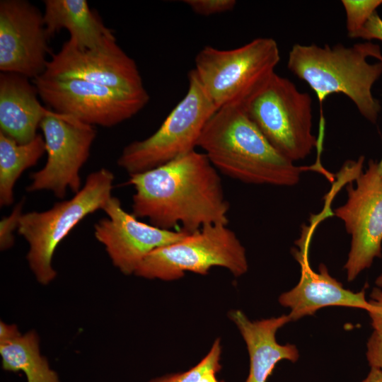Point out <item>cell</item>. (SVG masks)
Segmentation results:
<instances>
[{
  "instance_id": "obj_8",
  "label": "cell",
  "mask_w": 382,
  "mask_h": 382,
  "mask_svg": "<svg viewBox=\"0 0 382 382\" xmlns=\"http://www.w3.org/2000/svg\"><path fill=\"white\" fill-rule=\"evenodd\" d=\"M244 110L270 143L291 161L304 159L318 146L312 132L311 97L289 79L274 73Z\"/></svg>"
},
{
  "instance_id": "obj_32",
  "label": "cell",
  "mask_w": 382,
  "mask_h": 382,
  "mask_svg": "<svg viewBox=\"0 0 382 382\" xmlns=\"http://www.w3.org/2000/svg\"><path fill=\"white\" fill-rule=\"evenodd\" d=\"M378 60L382 62V57H380ZM377 168L381 177L382 178V158L379 162H377Z\"/></svg>"
},
{
  "instance_id": "obj_3",
  "label": "cell",
  "mask_w": 382,
  "mask_h": 382,
  "mask_svg": "<svg viewBox=\"0 0 382 382\" xmlns=\"http://www.w3.org/2000/svg\"><path fill=\"white\" fill-rule=\"evenodd\" d=\"M381 56L380 46L371 42L351 47L296 44L289 53L287 68L311 87L320 105L329 96L342 93L363 117L376 123L381 108L371 88L382 74V62L371 64L367 58Z\"/></svg>"
},
{
  "instance_id": "obj_23",
  "label": "cell",
  "mask_w": 382,
  "mask_h": 382,
  "mask_svg": "<svg viewBox=\"0 0 382 382\" xmlns=\"http://www.w3.org/2000/svg\"><path fill=\"white\" fill-rule=\"evenodd\" d=\"M24 201L21 200L15 205L11 214L4 216L0 221V248L5 250L14 244L13 232L18 230L19 221L23 215Z\"/></svg>"
},
{
  "instance_id": "obj_25",
  "label": "cell",
  "mask_w": 382,
  "mask_h": 382,
  "mask_svg": "<svg viewBox=\"0 0 382 382\" xmlns=\"http://www.w3.org/2000/svg\"><path fill=\"white\" fill-rule=\"evenodd\" d=\"M366 355L370 367L382 371V332L374 330L366 344Z\"/></svg>"
},
{
  "instance_id": "obj_7",
  "label": "cell",
  "mask_w": 382,
  "mask_h": 382,
  "mask_svg": "<svg viewBox=\"0 0 382 382\" xmlns=\"http://www.w3.org/2000/svg\"><path fill=\"white\" fill-rule=\"evenodd\" d=\"M213 267H224L235 277L248 269L244 247L225 224L204 226L175 243L153 250L134 274L171 281L183 277L186 272L207 274Z\"/></svg>"
},
{
  "instance_id": "obj_26",
  "label": "cell",
  "mask_w": 382,
  "mask_h": 382,
  "mask_svg": "<svg viewBox=\"0 0 382 382\" xmlns=\"http://www.w3.org/2000/svg\"><path fill=\"white\" fill-rule=\"evenodd\" d=\"M349 37L367 40L375 39L382 41V19L377 12L371 16L361 30Z\"/></svg>"
},
{
  "instance_id": "obj_4",
  "label": "cell",
  "mask_w": 382,
  "mask_h": 382,
  "mask_svg": "<svg viewBox=\"0 0 382 382\" xmlns=\"http://www.w3.org/2000/svg\"><path fill=\"white\" fill-rule=\"evenodd\" d=\"M279 59L277 42L257 37L234 49L203 47L193 70L217 110L228 105L244 108L268 83Z\"/></svg>"
},
{
  "instance_id": "obj_27",
  "label": "cell",
  "mask_w": 382,
  "mask_h": 382,
  "mask_svg": "<svg viewBox=\"0 0 382 382\" xmlns=\"http://www.w3.org/2000/svg\"><path fill=\"white\" fill-rule=\"evenodd\" d=\"M369 301L371 309L368 312L374 330L382 332V290L378 287L373 289Z\"/></svg>"
},
{
  "instance_id": "obj_20",
  "label": "cell",
  "mask_w": 382,
  "mask_h": 382,
  "mask_svg": "<svg viewBox=\"0 0 382 382\" xmlns=\"http://www.w3.org/2000/svg\"><path fill=\"white\" fill-rule=\"evenodd\" d=\"M0 354L3 369L23 371L28 382H59L57 374L40 354L39 338L35 331H29L0 345Z\"/></svg>"
},
{
  "instance_id": "obj_14",
  "label": "cell",
  "mask_w": 382,
  "mask_h": 382,
  "mask_svg": "<svg viewBox=\"0 0 382 382\" xmlns=\"http://www.w3.org/2000/svg\"><path fill=\"white\" fill-rule=\"evenodd\" d=\"M42 75L78 79L134 93L146 92L136 62L117 41L82 50L67 40L52 54Z\"/></svg>"
},
{
  "instance_id": "obj_22",
  "label": "cell",
  "mask_w": 382,
  "mask_h": 382,
  "mask_svg": "<svg viewBox=\"0 0 382 382\" xmlns=\"http://www.w3.org/2000/svg\"><path fill=\"white\" fill-rule=\"evenodd\" d=\"M220 340L216 339L209 353L194 367L184 372L176 374L173 382H198L201 378L209 371L218 372L221 369Z\"/></svg>"
},
{
  "instance_id": "obj_11",
  "label": "cell",
  "mask_w": 382,
  "mask_h": 382,
  "mask_svg": "<svg viewBox=\"0 0 382 382\" xmlns=\"http://www.w3.org/2000/svg\"><path fill=\"white\" fill-rule=\"evenodd\" d=\"M345 204L335 209L352 236L350 250L344 268L347 280L353 281L381 257L382 178L377 162L369 161L368 168L356 176V187H347Z\"/></svg>"
},
{
  "instance_id": "obj_24",
  "label": "cell",
  "mask_w": 382,
  "mask_h": 382,
  "mask_svg": "<svg viewBox=\"0 0 382 382\" xmlns=\"http://www.w3.org/2000/svg\"><path fill=\"white\" fill-rule=\"evenodd\" d=\"M184 3L195 13L204 16L231 11L237 4L235 0H185Z\"/></svg>"
},
{
  "instance_id": "obj_2",
  "label": "cell",
  "mask_w": 382,
  "mask_h": 382,
  "mask_svg": "<svg viewBox=\"0 0 382 382\" xmlns=\"http://www.w3.org/2000/svg\"><path fill=\"white\" fill-rule=\"evenodd\" d=\"M197 147L218 172L245 183L293 186L300 180L302 168L282 155L238 105L217 110Z\"/></svg>"
},
{
  "instance_id": "obj_30",
  "label": "cell",
  "mask_w": 382,
  "mask_h": 382,
  "mask_svg": "<svg viewBox=\"0 0 382 382\" xmlns=\"http://www.w3.org/2000/svg\"><path fill=\"white\" fill-rule=\"evenodd\" d=\"M216 372L209 371L204 374L198 382H225L224 381H219L216 376Z\"/></svg>"
},
{
  "instance_id": "obj_12",
  "label": "cell",
  "mask_w": 382,
  "mask_h": 382,
  "mask_svg": "<svg viewBox=\"0 0 382 382\" xmlns=\"http://www.w3.org/2000/svg\"><path fill=\"white\" fill-rule=\"evenodd\" d=\"M49 37L43 14L25 0L0 1V70L33 79L45 71Z\"/></svg>"
},
{
  "instance_id": "obj_19",
  "label": "cell",
  "mask_w": 382,
  "mask_h": 382,
  "mask_svg": "<svg viewBox=\"0 0 382 382\" xmlns=\"http://www.w3.org/2000/svg\"><path fill=\"white\" fill-rule=\"evenodd\" d=\"M46 152L42 135L20 144L0 132V205L6 207L14 201V186L26 169L34 166Z\"/></svg>"
},
{
  "instance_id": "obj_5",
  "label": "cell",
  "mask_w": 382,
  "mask_h": 382,
  "mask_svg": "<svg viewBox=\"0 0 382 382\" xmlns=\"http://www.w3.org/2000/svg\"><path fill=\"white\" fill-rule=\"evenodd\" d=\"M114 178L110 170L100 168L87 176L71 199L46 211L23 214L17 232L28 243L26 259L39 283L48 284L56 277L52 261L57 247L86 216L103 210L112 196Z\"/></svg>"
},
{
  "instance_id": "obj_31",
  "label": "cell",
  "mask_w": 382,
  "mask_h": 382,
  "mask_svg": "<svg viewBox=\"0 0 382 382\" xmlns=\"http://www.w3.org/2000/svg\"><path fill=\"white\" fill-rule=\"evenodd\" d=\"M175 376H176V374H168V375H166L164 376L160 377V378L153 379L149 382H173L175 378Z\"/></svg>"
},
{
  "instance_id": "obj_17",
  "label": "cell",
  "mask_w": 382,
  "mask_h": 382,
  "mask_svg": "<svg viewBox=\"0 0 382 382\" xmlns=\"http://www.w3.org/2000/svg\"><path fill=\"white\" fill-rule=\"evenodd\" d=\"M35 86L14 73L0 74V132L20 144L32 141L42 120L56 112L45 108Z\"/></svg>"
},
{
  "instance_id": "obj_28",
  "label": "cell",
  "mask_w": 382,
  "mask_h": 382,
  "mask_svg": "<svg viewBox=\"0 0 382 382\" xmlns=\"http://www.w3.org/2000/svg\"><path fill=\"white\" fill-rule=\"evenodd\" d=\"M16 325H8L4 322L0 323V345L11 342L21 335Z\"/></svg>"
},
{
  "instance_id": "obj_16",
  "label": "cell",
  "mask_w": 382,
  "mask_h": 382,
  "mask_svg": "<svg viewBox=\"0 0 382 382\" xmlns=\"http://www.w3.org/2000/svg\"><path fill=\"white\" fill-rule=\"evenodd\" d=\"M228 316L240 330L249 354L250 370L245 382H267L279 361L299 359L294 345H280L275 337L279 328L291 322L289 315L256 321L250 320L239 310L230 311Z\"/></svg>"
},
{
  "instance_id": "obj_9",
  "label": "cell",
  "mask_w": 382,
  "mask_h": 382,
  "mask_svg": "<svg viewBox=\"0 0 382 382\" xmlns=\"http://www.w3.org/2000/svg\"><path fill=\"white\" fill-rule=\"evenodd\" d=\"M34 85L52 110L93 127L115 126L139 112L149 100L147 91L129 93L78 79L41 75L34 79Z\"/></svg>"
},
{
  "instance_id": "obj_18",
  "label": "cell",
  "mask_w": 382,
  "mask_h": 382,
  "mask_svg": "<svg viewBox=\"0 0 382 382\" xmlns=\"http://www.w3.org/2000/svg\"><path fill=\"white\" fill-rule=\"evenodd\" d=\"M44 4L43 21L49 38L64 28L70 34L68 41L82 50L117 41L86 0H45Z\"/></svg>"
},
{
  "instance_id": "obj_10",
  "label": "cell",
  "mask_w": 382,
  "mask_h": 382,
  "mask_svg": "<svg viewBox=\"0 0 382 382\" xmlns=\"http://www.w3.org/2000/svg\"><path fill=\"white\" fill-rule=\"evenodd\" d=\"M40 127L45 140L47 161L44 167L30 175L26 190L51 192L63 199L68 190L78 192L81 187L80 170L89 156L96 137L93 126L55 112L45 117Z\"/></svg>"
},
{
  "instance_id": "obj_33",
  "label": "cell",
  "mask_w": 382,
  "mask_h": 382,
  "mask_svg": "<svg viewBox=\"0 0 382 382\" xmlns=\"http://www.w3.org/2000/svg\"><path fill=\"white\" fill-rule=\"evenodd\" d=\"M375 284L378 288H382V274L378 275L376 279Z\"/></svg>"
},
{
  "instance_id": "obj_15",
  "label": "cell",
  "mask_w": 382,
  "mask_h": 382,
  "mask_svg": "<svg viewBox=\"0 0 382 382\" xmlns=\"http://www.w3.org/2000/svg\"><path fill=\"white\" fill-rule=\"evenodd\" d=\"M311 235L312 230L304 227L301 238L296 242L299 249L291 250L301 267L299 283L279 297V303L290 308L288 315L291 321L312 316L327 306L357 308L369 312L372 306L366 299L365 289L353 292L344 288L341 282L329 274L323 264L320 265L318 272L311 268L308 256Z\"/></svg>"
},
{
  "instance_id": "obj_13",
  "label": "cell",
  "mask_w": 382,
  "mask_h": 382,
  "mask_svg": "<svg viewBox=\"0 0 382 382\" xmlns=\"http://www.w3.org/2000/svg\"><path fill=\"white\" fill-rule=\"evenodd\" d=\"M106 218L94 224V236L103 244L113 265L126 275L134 274L153 250L175 243L188 233L166 230L144 223L126 212L120 200L112 196L103 209Z\"/></svg>"
},
{
  "instance_id": "obj_21",
  "label": "cell",
  "mask_w": 382,
  "mask_h": 382,
  "mask_svg": "<svg viewBox=\"0 0 382 382\" xmlns=\"http://www.w3.org/2000/svg\"><path fill=\"white\" fill-rule=\"evenodd\" d=\"M341 2L346 13L348 37L361 30L382 4V0H342Z\"/></svg>"
},
{
  "instance_id": "obj_1",
  "label": "cell",
  "mask_w": 382,
  "mask_h": 382,
  "mask_svg": "<svg viewBox=\"0 0 382 382\" xmlns=\"http://www.w3.org/2000/svg\"><path fill=\"white\" fill-rule=\"evenodd\" d=\"M132 214L156 227L188 233L228 225L230 205L218 170L205 154L192 151L152 169L129 175Z\"/></svg>"
},
{
  "instance_id": "obj_29",
  "label": "cell",
  "mask_w": 382,
  "mask_h": 382,
  "mask_svg": "<svg viewBox=\"0 0 382 382\" xmlns=\"http://www.w3.org/2000/svg\"><path fill=\"white\" fill-rule=\"evenodd\" d=\"M361 382H382V371L371 367L367 376Z\"/></svg>"
},
{
  "instance_id": "obj_6",
  "label": "cell",
  "mask_w": 382,
  "mask_h": 382,
  "mask_svg": "<svg viewBox=\"0 0 382 382\" xmlns=\"http://www.w3.org/2000/svg\"><path fill=\"white\" fill-rule=\"evenodd\" d=\"M216 110L194 70H191L183 98L153 134L132 141L123 149L117 159L118 166L129 175L195 151L204 127Z\"/></svg>"
}]
</instances>
